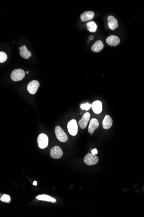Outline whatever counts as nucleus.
<instances>
[{
  "label": "nucleus",
  "instance_id": "1",
  "mask_svg": "<svg viewBox=\"0 0 144 217\" xmlns=\"http://www.w3.org/2000/svg\"><path fill=\"white\" fill-rule=\"evenodd\" d=\"M25 76V73L23 70L20 69H16L11 73V80L14 82H18L23 80Z\"/></svg>",
  "mask_w": 144,
  "mask_h": 217
},
{
  "label": "nucleus",
  "instance_id": "2",
  "mask_svg": "<svg viewBox=\"0 0 144 217\" xmlns=\"http://www.w3.org/2000/svg\"><path fill=\"white\" fill-rule=\"evenodd\" d=\"M38 147L39 148H46L48 146V138L46 134L41 133L39 135L37 138Z\"/></svg>",
  "mask_w": 144,
  "mask_h": 217
},
{
  "label": "nucleus",
  "instance_id": "3",
  "mask_svg": "<svg viewBox=\"0 0 144 217\" xmlns=\"http://www.w3.org/2000/svg\"><path fill=\"white\" fill-rule=\"evenodd\" d=\"M55 133L57 138L60 141L65 142L68 140L67 136L60 126H58L55 127Z\"/></svg>",
  "mask_w": 144,
  "mask_h": 217
},
{
  "label": "nucleus",
  "instance_id": "4",
  "mask_svg": "<svg viewBox=\"0 0 144 217\" xmlns=\"http://www.w3.org/2000/svg\"><path fill=\"white\" fill-rule=\"evenodd\" d=\"M98 158L96 155L92 154H87L84 157V161L86 165H95L98 162Z\"/></svg>",
  "mask_w": 144,
  "mask_h": 217
},
{
  "label": "nucleus",
  "instance_id": "5",
  "mask_svg": "<svg viewBox=\"0 0 144 217\" xmlns=\"http://www.w3.org/2000/svg\"><path fill=\"white\" fill-rule=\"evenodd\" d=\"M68 132L71 135L75 136L78 132V127L77 121L74 119L70 120L67 124Z\"/></svg>",
  "mask_w": 144,
  "mask_h": 217
},
{
  "label": "nucleus",
  "instance_id": "6",
  "mask_svg": "<svg viewBox=\"0 0 144 217\" xmlns=\"http://www.w3.org/2000/svg\"><path fill=\"white\" fill-rule=\"evenodd\" d=\"M50 156L54 159H58L62 157L63 151L59 146H55L50 150Z\"/></svg>",
  "mask_w": 144,
  "mask_h": 217
},
{
  "label": "nucleus",
  "instance_id": "7",
  "mask_svg": "<svg viewBox=\"0 0 144 217\" xmlns=\"http://www.w3.org/2000/svg\"><path fill=\"white\" fill-rule=\"evenodd\" d=\"M39 83L37 80H33L30 82L27 85V91L30 94H34L36 93L38 88L39 87Z\"/></svg>",
  "mask_w": 144,
  "mask_h": 217
},
{
  "label": "nucleus",
  "instance_id": "8",
  "mask_svg": "<svg viewBox=\"0 0 144 217\" xmlns=\"http://www.w3.org/2000/svg\"><path fill=\"white\" fill-rule=\"evenodd\" d=\"M90 118V114L89 113L86 112L83 115L82 118L79 121V125L81 129H85L87 126Z\"/></svg>",
  "mask_w": 144,
  "mask_h": 217
},
{
  "label": "nucleus",
  "instance_id": "9",
  "mask_svg": "<svg viewBox=\"0 0 144 217\" xmlns=\"http://www.w3.org/2000/svg\"><path fill=\"white\" fill-rule=\"evenodd\" d=\"M106 42L111 47H115L120 44V40L118 36L111 35L107 38Z\"/></svg>",
  "mask_w": 144,
  "mask_h": 217
},
{
  "label": "nucleus",
  "instance_id": "10",
  "mask_svg": "<svg viewBox=\"0 0 144 217\" xmlns=\"http://www.w3.org/2000/svg\"><path fill=\"white\" fill-rule=\"evenodd\" d=\"M108 25L110 29L114 30L118 27V20L113 16H109L108 17Z\"/></svg>",
  "mask_w": 144,
  "mask_h": 217
},
{
  "label": "nucleus",
  "instance_id": "11",
  "mask_svg": "<svg viewBox=\"0 0 144 217\" xmlns=\"http://www.w3.org/2000/svg\"><path fill=\"white\" fill-rule=\"evenodd\" d=\"M99 126V122L98 120L96 118H93L90 121V124L88 126V131L89 133H93V132L98 128Z\"/></svg>",
  "mask_w": 144,
  "mask_h": 217
},
{
  "label": "nucleus",
  "instance_id": "12",
  "mask_svg": "<svg viewBox=\"0 0 144 217\" xmlns=\"http://www.w3.org/2000/svg\"><path fill=\"white\" fill-rule=\"evenodd\" d=\"M91 108L94 112L97 114H100L102 111V104L99 101H96L93 102L91 105Z\"/></svg>",
  "mask_w": 144,
  "mask_h": 217
},
{
  "label": "nucleus",
  "instance_id": "13",
  "mask_svg": "<svg viewBox=\"0 0 144 217\" xmlns=\"http://www.w3.org/2000/svg\"><path fill=\"white\" fill-rule=\"evenodd\" d=\"M19 50H20L19 55L22 58L25 59H28L31 56V52L28 50L26 45L19 47Z\"/></svg>",
  "mask_w": 144,
  "mask_h": 217
},
{
  "label": "nucleus",
  "instance_id": "14",
  "mask_svg": "<svg viewBox=\"0 0 144 217\" xmlns=\"http://www.w3.org/2000/svg\"><path fill=\"white\" fill-rule=\"evenodd\" d=\"M94 13L93 11H85L81 14L80 16V18L83 22H85V21H88V20L93 19L94 17Z\"/></svg>",
  "mask_w": 144,
  "mask_h": 217
},
{
  "label": "nucleus",
  "instance_id": "15",
  "mask_svg": "<svg viewBox=\"0 0 144 217\" xmlns=\"http://www.w3.org/2000/svg\"><path fill=\"white\" fill-rule=\"evenodd\" d=\"M113 124V120L111 116L106 115L105 116L104 119L102 122V126L103 128L105 130L110 129Z\"/></svg>",
  "mask_w": 144,
  "mask_h": 217
},
{
  "label": "nucleus",
  "instance_id": "16",
  "mask_svg": "<svg viewBox=\"0 0 144 217\" xmlns=\"http://www.w3.org/2000/svg\"><path fill=\"white\" fill-rule=\"evenodd\" d=\"M104 45L100 40L97 41L91 47V50L93 52H100L103 49Z\"/></svg>",
  "mask_w": 144,
  "mask_h": 217
},
{
  "label": "nucleus",
  "instance_id": "17",
  "mask_svg": "<svg viewBox=\"0 0 144 217\" xmlns=\"http://www.w3.org/2000/svg\"><path fill=\"white\" fill-rule=\"evenodd\" d=\"M36 198L39 200L48 201V202H52V203H53L56 202V200L55 198H52V197L48 195H39L36 197Z\"/></svg>",
  "mask_w": 144,
  "mask_h": 217
},
{
  "label": "nucleus",
  "instance_id": "18",
  "mask_svg": "<svg viewBox=\"0 0 144 217\" xmlns=\"http://www.w3.org/2000/svg\"><path fill=\"white\" fill-rule=\"evenodd\" d=\"M86 26L88 30L91 32H95L96 31L97 26L94 21L88 22Z\"/></svg>",
  "mask_w": 144,
  "mask_h": 217
},
{
  "label": "nucleus",
  "instance_id": "19",
  "mask_svg": "<svg viewBox=\"0 0 144 217\" xmlns=\"http://www.w3.org/2000/svg\"><path fill=\"white\" fill-rule=\"evenodd\" d=\"M8 56L5 52L1 51L0 52V62L3 63L7 60Z\"/></svg>",
  "mask_w": 144,
  "mask_h": 217
},
{
  "label": "nucleus",
  "instance_id": "20",
  "mask_svg": "<svg viewBox=\"0 0 144 217\" xmlns=\"http://www.w3.org/2000/svg\"><path fill=\"white\" fill-rule=\"evenodd\" d=\"M0 200L3 202L9 203L11 201V198L9 195L5 194L2 196V197L0 198Z\"/></svg>",
  "mask_w": 144,
  "mask_h": 217
},
{
  "label": "nucleus",
  "instance_id": "21",
  "mask_svg": "<svg viewBox=\"0 0 144 217\" xmlns=\"http://www.w3.org/2000/svg\"><path fill=\"white\" fill-rule=\"evenodd\" d=\"M91 107V105L90 104L88 103H84L83 104H81L80 105V108L82 109V110H85V111H88L90 108Z\"/></svg>",
  "mask_w": 144,
  "mask_h": 217
},
{
  "label": "nucleus",
  "instance_id": "22",
  "mask_svg": "<svg viewBox=\"0 0 144 217\" xmlns=\"http://www.w3.org/2000/svg\"><path fill=\"white\" fill-rule=\"evenodd\" d=\"M98 152L97 150L96 149H94L91 151V154H94V155H96V154H98Z\"/></svg>",
  "mask_w": 144,
  "mask_h": 217
},
{
  "label": "nucleus",
  "instance_id": "23",
  "mask_svg": "<svg viewBox=\"0 0 144 217\" xmlns=\"http://www.w3.org/2000/svg\"><path fill=\"white\" fill-rule=\"evenodd\" d=\"M94 39V36H90V37H89V40H90V41H91V40H93Z\"/></svg>",
  "mask_w": 144,
  "mask_h": 217
},
{
  "label": "nucleus",
  "instance_id": "24",
  "mask_svg": "<svg viewBox=\"0 0 144 217\" xmlns=\"http://www.w3.org/2000/svg\"><path fill=\"white\" fill-rule=\"evenodd\" d=\"M37 183L36 181H35L33 183V185H34L35 186H37Z\"/></svg>",
  "mask_w": 144,
  "mask_h": 217
},
{
  "label": "nucleus",
  "instance_id": "25",
  "mask_svg": "<svg viewBox=\"0 0 144 217\" xmlns=\"http://www.w3.org/2000/svg\"><path fill=\"white\" fill-rule=\"evenodd\" d=\"M29 71H26V74H29Z\"/></svg>",
  "mask_w": 144,
  "mask_h": 217
}]
</instances>
